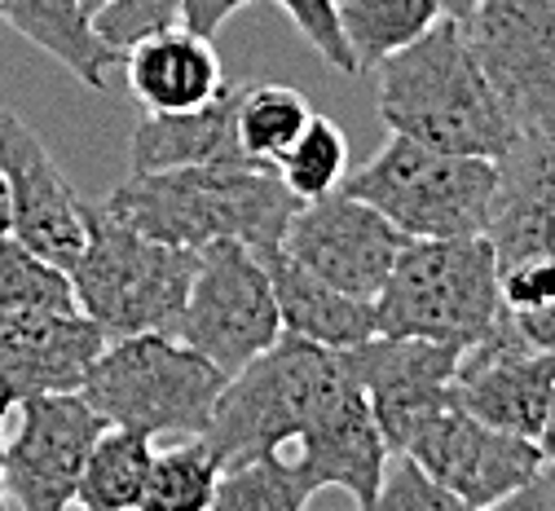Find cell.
Listing matches in <instances>:
<instances>
[{"label": "cell", "instance_id": "6da1fadb", "mask_svg": "<svg viewBox=\"0 0 555 511\" xmlns=\"http://www.w3.org/2000/svg\"><path fill=\"white\" fill-rule=\"evenodd\" d=\"M106 212L132 230L177 247L207 243H247L256 256H269L287 234L300 199L283 186L278 168L260 164H185L159 173H128L106 199Z\"/></svg>", "mask_w": 555, "mask_h": 511}, {"label": "cell", "instance_id": "7a4b0ae2", "mask_svg": "<svg viewBox=\"0 0 555 511\" xmlns=\"http://www.w3.org/2000/svg\"><path fill=\"white\" fill-rule=\"evenodd\" d=\"M358 388L362 384L353 380L344 348L283 331L264 353L225 375L198 436L221 468L283 455L318 423H326Z\"/></svg>", "mask_w": 555, "mask_h": 511}, {"label": "cell", "instance_id": "3957f363", "mask_svg": "<svg viewBox=\"0 0 555 511\" xmlns=\"http://www.w3.org/2000/svg\"><path fill=\"white\" fill-rule=\"evenodd\" d=\"M379 66V115L392 132L450 155L503 159L516 145L499 98L454 18H437L420 40L388 53Z\"/></svg>", "mask_w": 555, "mask_h": 511}, {"label": "cell", "instance_id": "277c9868", "mask_svg": "<svg viewBox=\"0 0 555 511\" xmlns=\"http://www.w3.org/2000/svg\"><path fill=\"white\" fill-rule=\"evenodd\" d=\"M194 265V247L151 239L102 203H85V247L66 273L76 286V309L93 318L106 340H119L142 331L172 335Z\"/></svg>", "mask_w": 555, "mask_h": 511}, {"label": "cell", "instance_id": "5b68a950", "mask_svg": "<svg viewBox=\"0 0 555 511\" xmlns=\"http://www.w3.org/2000/svg\"><path fill=\"white\" fill-rule=\"evenodd\" d=\"M499 256L490 239H405L375 296V335H414L467 348L499 322Z\"/></svg>", "mask_w": 555, "mask_h": 511}, {"label": "cell", "instance_id": "8992f818", "mask_svg": "<svg viewBox=\"0 0 555 511\" xmlns=\"http://www.w3.org/2000/svg\"><path fill=\"white\" fill-rule=\"evenodd\" d=\"M225 371L164 331L106 340L85 375V401L115 427L142 436H198Z\"/></svg>", "mask_w": 555, "mask_h": 511}, {"label": "cell", "instance_id": "52a82bcc", "mask_svg": "<svg viewBox=\"0 0 555 511\" xmlns=\"http://www.w3.org/2000/svg\"><path fill=\"white\" fill-rule=\"evenodd\" d=\"M499 186V159L450 155L392 132L384 151L358 173H344L339 190L371 203L405 239L485 234Z\"/></svg>", "mask_w": 555, "mask_h": 511}, {"label": "cell", "instance_id": "ba28073f", "mask_svg": "<svg viewBox=\"0 0 555 511\" xmlns=\"http://www.w3.org/2000/svg\"><path fill=\"white\" fill-rule=\"evenodd\" d=\"M172 335L185 340L194 353H203L225 375H234L243 361L264 353L283 335L264 260L234 239L198 247L185 309Z\"/></svg>", "mask_w": 555, "mask_h": 511}, {"label": "cell", "instance_id": "9c48e42d", "mask_svg": "<svg viewBox=\"0 0 555 511\" xmlns=\"http://www.w3.org/2000/svg\"><path fill=\"white\" fill-rule=\"evenodd\" d=\"M516 137L555 128V0H480L459 23Z\"/></svg>", "mask_w": 555, "mask_h": 511}, {"label": "cell", "instance_id": "30bf717a", "mask_svg": "<svg viewBox=\"0 0 555 511\" xmlns=\"http://www.w3.org/2000/svg\"><path fill=\"white\" fill-rule=\"evenodd\" d=\"M14 410L18 427L5 436V507H72L85 459L106 419L85 401V393H44L18 401Z\"/></svg>", "mask_w": 555, "mask_h": 511}, {"label": "cell", "instance_id": "8fae6325", "mask_svg": "<svg viewBox=\"0 0 555 511\" xmlns=\"http://www.w3.org/2000/svg\"><path fill=\"white\" fill-rule=\"evenodd\" d=\"M401 455H410L433 481H441L463 502V511L499 507L542 463L538 442L480 423L454 397L410 432Z\"/></svg>", "mask_w": 555, "mask_h": 511}, {"label": "cell", "instance_id": "7c38bea8", "mask_svg": "<svg viewBox=\"0 0 555 511\" xmlns=\"http://www.w3.org/2000/svg\"><path fill=\"white\" fill-rule=\"evenodd\" d=\"M278 247L322 282L349 291V296L375 301L392 273L397 252L405 247V234L371 203L331 190L292 212L287 234Z\"/></svg>", "mask_w": 555, "mask_h": 511}, {"label": "cell", "instance_id": "4fadbf2b", "mask_svg": "<svg viewBox=\"0 0 555 511\" xmlns=\"http://www.w3.org/2000/svg\"><path fill=\"white\" fill-rule=\"evenodd\" d=\"M450 393L480 423L538 442L555 393V353L533 348L503 309L499 322L480 340L459 348Z\"/></svg>", "mask_w": 555, "mask_h": 511}, {"label": "cell", "instance_id": "5bb4252c", "mask_svg": "<svg viewBox=\"0 0 555 511\" xmlns=\"http://www.w3.org/2000/svg\"><path fill=\"white\" fill-rule=\"evenodd\" d=\"M0 177L10 194V234L44 260L72 269L85 247V203L40 132L0 106Z\"/></svg>", "mask_w": 555, "mask_h": 511}, {"label": "cell", "instance_id": "9a60e30c", "mask_svg": "<svg viewBox=\"0 0 555 511\" xmlns=\"http://www.w3.org/2000/svg\"><path fill=\"white\" fill-rule=\"evenodd\" d=\"M344 357H349L353 380L366 393V406L388 450H401L410 432L454 397L450 393V375L459 361L454 344L414 340V335H371L353 348H344Z\"/></svg>", "mask_w": 555, "mask_h": 511}, {"label": "cell", "instance_id": "2e32d148", "mask_svg": "<svg viewBox=\"0 0 555 511\" xmlns=\"http://www.w3.org/2000/svg\"><path fill=\"white\" fill-rule=\"evenodd\" d=\"M106 335L80 309L0 314V410L27 397L80 393Z\"/></svg>", "mask_w": 555, "mask_h": 511}, {"label": "cell", "instance_id": "e0dca14e", "mask_svg": "<svg viewBox=\"0 0 555 511\" xmlns=\"http://www.w3.org/2000/svg\"><path fill=\"white\" fill-rule=\"evenodd\" d=\"M485 239L499 265L516 256H555V128L516 137V145L499 159Z\"/></svg>", "mask_w": 555, "mask_h": 511}, {"label": "cell", "instance_id": "ac0fdd59", "mask_svg": "<svg viewBox=\"0 0 555 511\" xmlns=\"http://www.w3.org/2000/svg\"><path fill=\"white\" fill-rule=\"evenodd\" d=\"M296 446H300V455L292 459V468L309 498H318L322 489H344L362 511H371L384 463H388V442H384L362 388L326 423H318L309 436H300Z\"/></svg>", "mask_w": 555, "mask_h": 511}, {"label": "cell", "instance_id": "d6986e66", "mask_svg": "<svg viewBox=\"0 0 555 511\" xmlns=\"http://www.w3.org/2000/svg\"><path fill=\"white\" fill-rule=\"evenodd\" d=\"M119 62H124V80H128L132 102L151 115L194 111L207 98H217V89L225 85L217 44L207 36H194L181 23L128 44L119 53Z\"/></svg>", "mask_w": 555, "mask_h": 511}, {"label": "cell", "instance_id": "ffe728a7", "mask_svg": "<svg viewBox=\"0 0 555 511\" xmlns=\"http://www.w3.org/2000/svg\"><path fill=\"white\" fill-rule=\"evenodd\" d=\"M234 106H238V85H221L217 98H207L194 111H168V115L142 111L128 137V173H159L185 164H251L238 151Z\"/></svg>", "mask_w": 555, "mask_h": 511}, {"label": "cell", "instance_id": "44dd1931", "mask_svg": "<svg viewBox=\"0 0 555 511\" xmlns=\"http://www.w3.org/2000/svg\"><path fill=\"white\" fill-rule=\"evenodd\" d=\"M260 260H264L269 282H273V305H278L283 331L305 335V340L326 344V348H353V344L375 335V301L349 296V291L322 282L318 273L296 265L283 247H273Z\"/></svg>", "mask_w": 555, "mask_h": 511}, {"label": "cell", "instance_id": "7402d4cb", "mask_svg": "<svg viewBox=\"0 0 555 511\" xmlns=\"http://www.w3.org/2000/svg\"><path fill=\"white\" fill-rule=\"evenodd\" d=\"M0 23L62 62L85 89L102 93L111 85V66L119 53L93 31V18L80 0H0Z\"/></svg>", "mask_w": 555, "mask_h": 511}, {"label": "cell", "instance_id": "603a6c76", "mask_svg": "<svg viewBox=\"0 0 555 511\" xmlns=\"http://www.w3.org/2000/svg\"><path fill=\"white\" fill-rule=\"evenodd\" d=\"M151 436L106 423L85 459L76 502L89 511H142L146 481H151Z\"/></svg>", "mask_w": 555, "mask_h": 511}, {"label": "cell", "instance_id": "cb8c5ba5", "mask_svg": "<svg viewBox=\"0 0 555 511\" xmlns=\"http://www.w3.org/2000/svg\"><path fill=\"white\" fill-rule=\"evenodd\" d=\"M313 106L305 102V93L287 85H238V106H234L238 151L260 168H278V159L292 151V141L305 132Z\"/></svg>", "mask_w": 555, "mask_h": 511}, {"label": "cell", "instance_id": "d4e9b609", "mask_svg": "<svg viewBox=\"0 0 555 511\" xmlns=\"http://www.w3.org/2000/svg\"><path fill=\"white\" fill-rule=\"evenodd\" d=\"M441 14L437 0H339V27L349 36L358 71L420 40Z\"/></svg>", "mask_w": 555, "mask_h": 511}, {"label": "cell", "instance_id": "484cf974", "mask_svg": "<svg viewBox=\"0 0 555 511\" xmlns=\"http://www.w3.org/2000/svg\"><path fill=\"white\" fill-rule=\"evenodd\" d=\"M217 476H221V463L203 446V436L155 450L142 511H212Z\"/></svg>", "mask_w": 555, "mask_h": 511}, {"label": "cell", "instance_id": "4316f807", "mask_svg": "<svg viewBox=\"0 0 555 511\" xmlns=\"http://www.w3.org/2000/svg\"><path fill=\"white\" fill-rule=\"evenodd\" d=\"M40 309H76L72 273L18 243L14 234H0V314Z\"/></svg>", "mask_w": 555, "mask_h": 511}, {"label": "cell", "instance_id": "83f0119b", "mask_svg": "<svg viewBox=\"0 0 555 511\" xmlns=\"http://www.w3.org/2000/svg\"><path fill=\"white\" fill-rule=\"evenodd\" d=\"M313 498L305 494L287 455H260L234 468H221L212 511H300Z\"/></svg>", "mask_w": 555, "mask_h": 511}, {"label": "cell", "instance_id": "f1b7e54d", "mask_svg": "<svg viewBox=\"0 0 555 511\" xmlns=\"http://www.w3.org/2000/svg\"><path fill=\"white\" fill-rule=\"evenodd\" d=\"M344 173H349V137L326 115H313L305 132L292 141V151L278 159V177L300 203L339 190Z\"/></svg>", "mask_w": 555, "mask_h": 511}, {"label": "cell", "instance_id": "f546056e", "mask_svg": "<svg viewBox=\"0 0 555 511\" xmlns=\"http://www.w3.org/2000/svg\"><path fill=\"white\" fill-rule=\"evenodd\" d=\"M371 511H463V502L401 450H388Z\"/></svg>", "mask_w": 555, "mask_h": 511}, {"label": "cell", "instance_id": "4dcf8cb0", "mask_svg": "<svg viewBox=\"0 0 555 511\" xmlns=\"http://www.w3.org/2000/svg\"><path fill=\"white\" fill-rule=\"evenodd\" d=\"M181 23V0H111L93 14V31L124 53L128 44L146 40L155 31H168Z\"/></svg>", "mask_w": 555, "mask_h": 511}, {"label": "cell", "instance_id": "1f68e13d", "mask_svg": "<svg viewBox=\"0 0 555 511\" xmlns=\"http://www.w3.org/2000/svg\"><path fill=\"white\" fill-rule=\"evenodd\" d=\"M273 5H283V14L296 23V31L313 44V53L326 66L344 71V76H358V58L339 27V0H273Z\"/></svg>", "mask_w": 555, "mask_h": 511}, {"label": "cell", "instance_id": "d6a6232c", "mask_svg": "<svg viewBox=\"0 0 555 511\" xmlns=\"http://www.w3.org/2000/svg\"><path fill=\"white\" fill-rule=\"evenodd\" d=\"M247 5L251 0H181V27H190L194 36L217 40V31Z\"/></svg>", "mask_w": 555, "mask_h": 511}, {"label": "cell", "instance_id": "836d02e7", "mask_svg": "<svg viewBox=\"0 0 555 511\" xmlns=\"http://www.w3.org/2000/svg\"><path fill=\"white\" fill-rule=\"evenodd\" d=\"M499 507H507V511H555V463L542 459L533 468V476L520 489H512Z\"/></svg>", "mask_w": 555, "mask_h": 511}, {"label": "cell", "instance_id": "e575fe53", "mask_svg": "<svg viewBox=\"0 0 555 511\" xmlns=\"http://www.w3.org/2000/svg\"><path fill=\"white\" fill-rule=\"evenodd\" d=\"M512 322H516V331H520V335H525L533 348L555 353V296H551L546 305H533V309L512 314Z\"/></svg>", "mask_w": 555, "mask_h": 511}, {"label": "cell", "instance_id": "d590c367", "mask_svg": "<svg viewBox=\"0 0 555 511\" xmlns=\"http://www.w3.org/2000/svg\"><path fill=\"white\" fill-rule=\"evenodd\" d=\"M538 450H542V459L555 463V393H551V406H546V419H542V432H538Z\"/></svg>", "mask_w": 555, "mask_h": 511}, {"label": "cell", "instance_id": "8d00e7d4", "mask_svg": "<svg viewBox=\"0 0 555 511\" xmlns=\"http://www.w3.org/2000/svg\"><path fill=\"white\" fill-rule=\"evenodd\" d=\"M437 5H441V14H446V18L463 23V18H467V14L480 5V0H437Z\"/></svg>", "mask_w": 555, "mask_h": 511}, {"label": "cell", "instance_id": "74e56055", "mask_svg": "<svg viewBox=\"0 0 555 511\" xmlns=\"http://www.w3.org/2000/svg\"><path fill=\"white\" fill-rule=\"evenodd\" d=\"M0 507H5V410H0Z\"/></svg>", "mask_w": 555, "mask_h": 511}, {"label": "cell", "instance_id": "f35d334b", "mask_svg": "<svg viewBox=\"0 0 555 511\" xmlns=\"http://www.w3.org/2000/svg\"><path fill=\"white\" fill-rule=\"evenodd\" d=\"M0 234H10V194H5V177H0Z\"/></svg>", "mask_w": 555, "mask_h": 511}, {"label": "cell", "instance_id": "ab89813d", "mask_svg": "<svg viewBox=\"0 0 555 511\" xmlns=\"http://www.w3.org/2000/svg\"><path fill=\"white\" fill-rule=\"evenodd\" d=\"M80 5H85V14H89V18H93V14H98V10H102V5H111V0H80Z\"/></svg>", "mask_w": 555, "mask_h": 511}]
</instances>
